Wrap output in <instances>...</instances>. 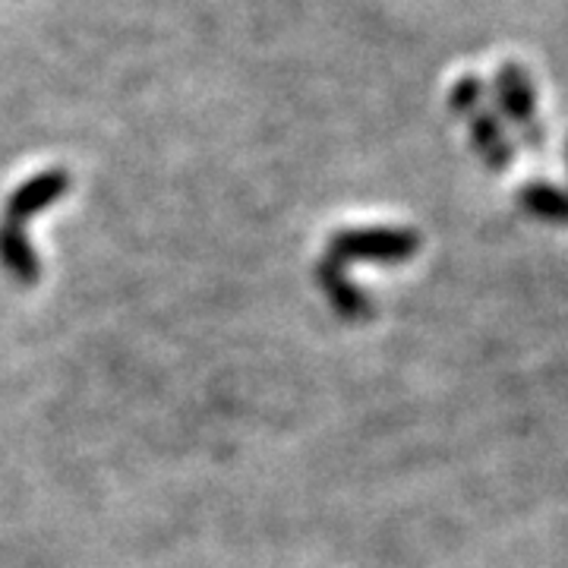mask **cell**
<instances>
[{"mask_svg": "<svg viewBox=\"0 0 568 568\" xmlns=\"http://www.w3.org/2000/svg\"><path fill=\"white\" fill-rule=\"evenodd\" d=\"M493 99H496V114H503L508 123L525 130V140L540 145L544 130L537 123V85L530 73L518 63H503L493 80Z\"/></svg>", "mask_w": 568, "mask_h": 568, "instance_id": "cell-1", "label": "cell"}, {"mask_svg": "<svg viewBox=\"0 0 568 568\" xmlns=\"http://www.w3.org/2000/svg\"><path fill=\"white\" fill-rule=\"evenodd\" d=\"M335 253L345 256H364V260H405L417 250V237L410 231H345L332 241Z\"/></svg>", "mask_w": 568, "mask_h": 568, "instance_id": "cell-2", "label": "cell"}, {"mask_svg": "<svg viewBox=\"0 0 568 568\" xmlns=\"http://www.w3.org/2000/svg\"><path fill=\"white\" fill-rule=\"evenodd\" d=\"M63 190H67V174L63 171H44V174L32 178L29 183H22L20 190L13 193L10 205H7V224L20 227L26 219H32L44 205L54 203Z\"/></svg>", "mask_w": 568, "mask_h": 568, "instance_id": "cell-3", "label": "cell"}, {"mask_svg": "<svg viewBox=\"0 0 568 568\" xmlns=\"http://www.w3.org/2000/svg\"><path fill=\"white\" fill-rule=\"evenodd\" d=\"M508 126H503V118L496 111H477L470 118V140L477 145V152L484 155L489 168H508L515 159V145L508 140Z\"/></svg>", "mask_w": 568, "mask_h": 568, "instance_id": "cell-4", "label": "cell"}, {"mask_svg": "<svg viewBox=\"0 0 568 568\" xmlns=\"http://www.w3.org/2000/svg\"><path fill=\"white\" fill-rule=\"evenodd\" d=\"M521 203L530 215L547 219V222H566L568 219V196L562 190L549 183H530L521 190Z\"/></svg>", "mask_w": 568, "mask_h": 568, "instance_id": "cell-5", "label": "cell"}, {"mask_svg": "<svg viewBox=\"0 0 568 568\" xmlns=\"http://www.w3.org/2000/svg\"><path fill=\"white\" fill-rule=\"evenodd\" d=\"M484 95H487L484 80L477 73H465L462 80L448 89V108H452V114L474 118L477 111H484Z\"/></svg>", "mask_w": 568, "mask_h": 568, "instance_id": "cell-6", "label": "cell"}, {"mask_svg": "<svg viewBox=\"0 0 568 568\" xmlns=\"http://www.w3.org/2000/svg\"><path fill=\"white\" fill-rule=\"evenodd\" d=\"M0 253H3V260H7V265H10L17 275H22L26 282H32V275H36V260H32L29 244L22 241V227L7 224V227L0 231Z\"/></svg>", "mask_w": 568, "mask_h": 568, "instance_id": "cell-7", "label": "cell"}, {"mask_svg": "<svg viewBox=\"0 0 568 568\" xmlns=\"http://www.w3.org/2000/svg\"><path fill=\"white\" fill-rule=\"evenodd\" d=\"M566 152H568V149H566Z\"/></svg>", "mask_w": 568, "mask_h": 568, "instance_id": "cell-8", "label": "cell"}]
</instances>
